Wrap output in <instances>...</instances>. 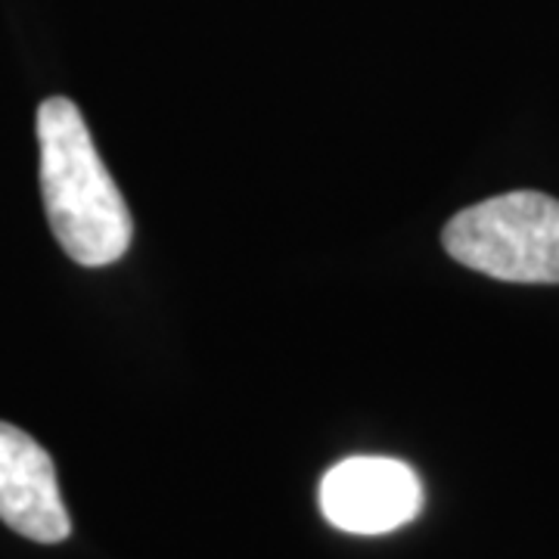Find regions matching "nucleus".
I'll return each mask as SVG.
<instances>
[{"mask_svg": "<svg viewBox=\"0 0 559 559\" xmlns=\"http://www.w3.org/2000/svg\"><path fill=\"white\" fill-rule=\"evenodd\" d=\"M38 146L47 221L62 252L84 267L119 261L131 246L134 221L75 103H40Z\"/></svg>", "mask_w": 559, "mask_h": 559, "instance_id": "nucleus-1", "label": "nucleus"}, {"mask_svg": "<svg viewBox=\"0 0 559 559\" xmlns=\"http://www.w3.org/2000/svg\"><path fill=\"white\" fill-rule=\"evenodd\" d=\"M448 255L503 283H559V200L516 190L457 212L441 230Z\"/></svg>", "mask_w": 559, "mask_h": 559, "instance_id": "nucleus-2", "label": "nucleus"}, {"mask_svg": "<svg viewBox=\"0 0 559 559\" xmlns=\"http://www.w3.org/2000/svg\"><path fill=\"white\" fill-rule=\"evenodd\" d=\"M320 510L348 535H385L423 510L417 473L392 457H348L320 481Z\"/></svg>", "mask_w": 559, "mask_h": 559, "instance_id": "nucleus-3", "label": "nucleus"}, {"mask_svg": "<svg viewBox=\"0 0 559 559\" xmlns=\"http://www.w3.org/2000/svg\"><path fill=\"white\" fill-rule=\"evenodd\" d=\"M0 522L38 544H60L72 532L53 460L10 423H0Z\"/></svg>", "mask_w": 559, "mask_h": 559, "instance_id": "nucleus-4", "label": "nucleus"}]
</instances>
